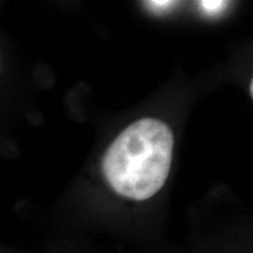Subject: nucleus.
Wrapping results in <instances>:
<instances>
[{
  "label": "nucleus",
  "instance_id": "nucleus-4",
  "mask_svg": "<svg viewBox=\"0 0 253 253\" xmlns=\"http://www.w3.org/2000/svg\"><path fill=\"white\" fill-rule=\"evenodd\" d=\"M250 93L253 95V81H251V84H250Z\"/></svg>",
  "mask_w": 253,
  "mask_h": 253
},
{
  "label": "nucleus",
  "instance_id": "nucleus-1",
  "mask_svg": "<svg viewBox=\"0 0 253 253\" xmlns=\"http://www.w3.org/2000/svg\"><path fill=\"white\" fill-rule=\"evenodd\" d=\"M173 136L166 123L142 119L123 130L103 158V172L118 194L145 201L162 189L172 161Z\"/></svg>",
  "mask_w": 253,
  "mask_h": 253
},
{
  "label": "nucleus",
  "instance_id": "nucleus-3",
  "mask_svg": "<svg viewBox=\"0 0 253 253\" xmlns=\"http://www.w3.org/2000/svg\"><path fill=\"white\" fill-rule=\"evenodd\" d=\"M147 4L149 5V6H151V7H154V8L166 9L168 7H170V6L175 5L176 2H172V1H160V0H156V1H148Z\"/></svg>",
  "mask_w": 253,
  "mask_h": 253
},
{
  "label": "nucleus",
  "instance_id": "nucleus-2",
  "mask_svg": "<svg viewBox=\"0 0 253 253\" xmlns=\"http://www.w3.org/2000/svg\"><path fill=\"white\" fill-rule=\"evenodd\" d=\"M226 4V1H219V0H211V1L204 0V1L201 2V7L203 8L204 11H207L209 14H214L220 12L221 9L225 7Z\"/></svg>",
  "mask_w": 253,
  "mask_h": 253
}]
</instances>
